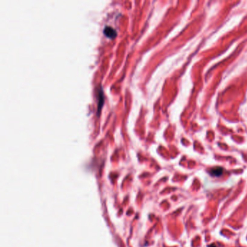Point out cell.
Listing matches in <instances>:
<instances>
[{"mask_svg": "<svg viewBox=\"0 0 247 247\" xmlns=\"http://www.w3.org/2000/svg\"><path fill=\"white\" fill-rule=\"evenodd\" d=\"M104 33L105 34L106 36L111 38V39L115 38V36H116V34H117L116 31H115L114 28H112V27H109V26H106L105 28H104Z\"/></svg>", "mask_w": 247, "mask_h": 247, "instance_id": "obj_1", "label": "cell"}, {"mask_svg": "<svg viewBox=\"0 0 247 247\" xmlns=\"http://www.w3.org/2000/svg\"><path fill=\"white\" fill-rule=\"evenodd\" d=\"M210 174L211 176H214V177H219L223 173V168L220 167H213V168L210 169V171H209Z\"/></svg>", "mask_w": 247, "mask_h": 247, "instance_id": "obj_2", "label": "cell"}, {"mask_svg": "<svg viewBox=\"0 0 247 247\" xmlns=\"http://www.w3.org/2000/svg\"><path fill=\"white\" fill-rule=\"evenodd\" d=\"M208 247H217L214 244H212V245H210V246H208Z\"/></svg>", "mask_w": 247, "mask_h": 247, "instance_id": "obj_3", "label": "cell"}]
</instances>
